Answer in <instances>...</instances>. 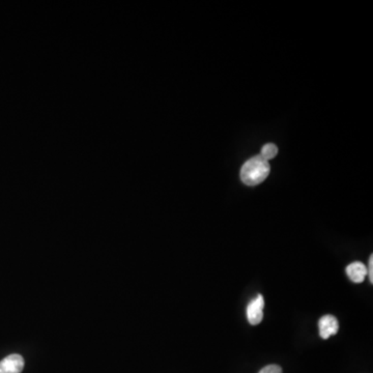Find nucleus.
Here are the masks:
<instances>
[{
	"label": "nucleus",
	"mask_w": 373,
	"mask_h": 373,
	"mask_svg": "<svg viewBox=\"0 0 373 373\" xmlns=\"http://www.w3.org/2000/svg\"><path fill=\"white\" fill-rule=\"evenodd\" d=\"M347 274L353 282L362 283L367 276V268L362 262H353L347 266Z\"/></svg>",
	"instance_id": "nucleus-5"
},
{
	"label": "nucleus",
	"mask_w": 373,
	"mask_h": 373,
	"mask_svg": "<svg viewBox=\"0 0 373 373\" xmlns=\"http://www.w3.org/2000/svg\"><path fill=\"white\" fill-rule=\"evenodd\" d=\"M277 153H278V149H277V146H275V144H266V146L262 148L261 157L268 161V160L276 157Z\"/></svg>",
	"instance_id": "nucleus-6"
},
{
	"label": "nucleus",
	"mask_w": 373,
	"mask_h": 373,
	"mask_svg": "<svg viewBox=\"0 0 373 373\" xmlns=\"http://www.w3.org/2000/svg\"><path fill=\"white\" fill-rule=\"evenodd\" d=\"M367 275L370 276V283H373V255L370 257V264H368Z\"/></svg>",
	"instance_id": "nucleus-8"
},
{
	"label": "nucleus",
	"mask_w": 373,
	"mask_h": 373,
	"mask_svg": "<svg viewBox=\"0 0 373 373\" xmlns=\"http://www.w3.org/2000/svg\"><path fill=\"white\" fill-rule=\"evenodd\" d=\"M268 174H270V164L261 155L248 160L241 169L242 182L250 187L261 184L268 178Z\"/></svg>",
	"instance_id": "nucleus-1"
},
{
	"label": "nucleus",
	"mask_w": 373,
	"mask_h": 373,
	"mask_svg": "<svg viewBox=\"0 0 373 373\" xmlns=\"http://www.w3.org/2000/svg\"><path fill=\"white\" fill-rule=\"evenodd\" d=\"M319 335L323 339H329L330 337L338 333V321L333 315H325L319 321Z\"/></svg>",
	"instance_id": "nucleus-4"
},
{
	"label": "nucleus",
	"mask_w": 373,
	"mask_h": 373,
	"mask_svg": "<svg viewBox=\"0 0 373 373\" xmlns=\"http://www.w3.org/2000/svg\"><path fill=\"white\" fill-rule=\"evenodd\" d=\"M24 368L22 356L13 353L0 361V373H21Z\"/></svg>",
	"instance_id": "nucleus-3"
},
{
	"label": "nucleus",
	"mask_w": 373,
	"mask_h": 373,
	"mask_svg": "<svg viewBox=\"0 0 373 373\" xmlns=\"http://www.w3.org/2000/svg\"><path fill=\"white\" fill-rule=\"evenodd\" d=\"M259 373H282V368L279 365H276V364H272V365H268L262 368Z\"/></svg>",
	"instance_id": "nucleus-7"
},
{
	"label": "nucleus",
	"mask_w": 373,
	"mask_h": 373,
	"mask_svg": "<svg viewBox=\"0 0 373 373\" xmlns=\"http://www.w3.org/2000/svg\"><path fill=\"white\" fill-rule=\"evenodd\" d=\"M264 300L261 295L257 296L249 303L247 307V317L251 325L257 326L261 323L264 319Z\"/></svg>",
	"instance_id": "nucleus-2"
}]
</instances>
